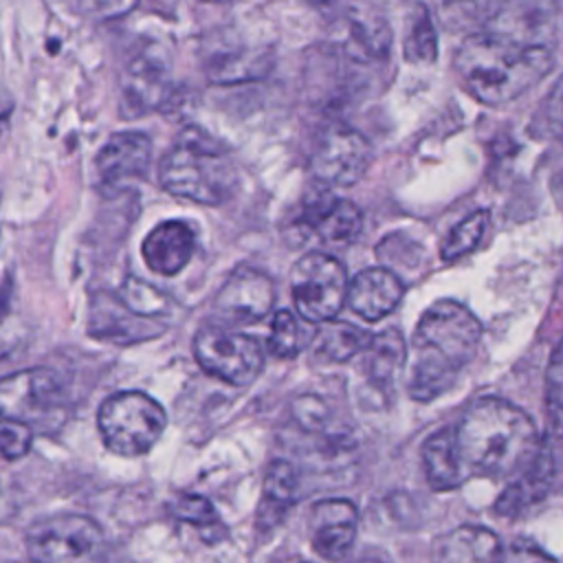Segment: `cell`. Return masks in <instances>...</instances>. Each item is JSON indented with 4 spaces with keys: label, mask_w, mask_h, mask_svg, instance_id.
Here are the masks:
<instances>
[{
    "label": "cell",
    "mask_w": 563,
    "mask_h": 563,
    "mask_svg": "<svg viewBox=\"0 0 563 563\" xmlns=\"http://www.w3.org/2000/svg\"><path fill=\"white\" fill-rule=\"evenodd\" d=\"M455 442L466 475L493 479L519 475L543 449L532 418L495 396L468 405L455 427Z\"/></svg>",
    "instance_id": "cell-1"
},
{
    "label": "cell",
    "mask_w": 563,
    "mask_h": 563,
    "mask_svg": "<svg viewBox=\"0 0 563 563\" xmlns=\"http://www.w3.org/2000/svg\"><path fill=\"white\" fill-rule=\"evenodd\" d=\"M482 339L479 319L453 299H440L420 317L411 347L409 396L433 400L453 387L457 374L471 363Z\"/></svg>",
    "instance_id": "cell-2"
},
{
    "label": "cell",
    "mask_w": 563,
    "mask_h": 563,
    "mask_svg": "<svg viewBox=\"0 0 563 563\" xmlns=\"http://www.w3.org/2000/svg\"><path fill=\"white\" fill-rule=\"evenodd\" d=\"M453 64L460 81L477 101L499 106L539 84L550 73L554 55L548 44H528L484 31L460 44Z\"/></svg>",
    "instance_id": "cell-3"
},
{
    "label": "cell",
    "mask_w": 563,
    "mask_h": 563,
    "mask_svg": "<svg viewBox=\"0 0 563 563\" xmlns=\"http://www.w3.org/2000/svg\"><path fill=\"white\" fill-rule=\"evenodd\" d=\"M158 180L172 196L198 205H222L235 189L238 172L218 141L198 128H187L161 158Z\"/></svg>",
    "instance_id": "cell-4"
},
{
    "label": "cell",
    "mask_w": 563,
    "mask_h": 563,
    "mask_svg": "<svg viewBox=\"0 0 563 563\" xmlns=\"http://www.w3.org/2000/svg\"><path fill=\"white\" fill-rule=\"evenodd\" d=\"M97 424L110 451L134 457L147 453L161 440L167 413L143 391H119L101 402Z\"/></svg>",
    "instance_id": "cell-5"
},
{
    "label": "cell",
    "mask_w": 563,
    "mask_h": 563,
    "mask_svg": "<svg viewBox=\"0 0 563 563\" xmlns=\"http://www.w3.org/2000/svg\"><path fill=\"white\" fill-rule=\"evenodd\" d=\"M26 552L33 563H106V537L95 519L62 512L29 528Z\"/></svg>",
    "instance_id": "cell-6"
},
{
    "label": "cell",
    "mask_w": 563,
    "mask_h": 563,
    "mask_svg": "<svg viewBox=\"0 0 563 563\" xmlns=\"http://www.w3.org/2000/svg\"><path fill=\"white\" fill-rule=\"evenodd\" d=\"M0 405L7 418L33 429H57L66 418V387L48 367L15 372L0 385Z\"/></svg>",
    "instance_id": "cell-7"
},
{
    "label": "cell",
    "mask_w": 563,
    "mask_h": 563,
    "mask_svg": "<svg viewBox=\"0 0 563 563\" xmlns=\"http://www.w3.org/2000/svg\"><path fill=\"white\" fill-rule=\"evenodd\" d=\"M292 299L299 314L310 323H323L347 303V273L343 264L325 253L303 255L290 273Z\"/></svg>",
    "instance_id": "cell-8"
},
{
    "label": "cell",
    "mask_w": 563,
    "mask_h": 563,
    "mask_svg": "<svg viewBox=\"0 0 563 563\" xmlns=\"http://www.w3.org/2000/svg\"><path fill=\"white\" fill-rule=\"evenodd\" d=\"M194 356L207 374L235 387L251 385L264 369L262 345L222 325H205L196 332Z\"/></svg>",
    "instance_id": "cell-9"
},
{
    "label": "cell",
    "mask_w": 563,
    "mask_h": 563,
    "mask_svg": "<svg viewBox=\"0 0 563 563\" xmlns=\"http://www.w3.org/2000/svg\"><path fill=\"white\" fill-rule=\"evenodd\" d=\"M372 156V145L361 132L334 128L319 141L310 158V169L325 187H350L363 178Z\"/></svg>",
    "instance_id": "cell-10"
},
{
    "label": "cell",
    "mask_w": 563,
    "mask_h": 563,
    "mask_svg": "<svg viewBox=\"0 0 563 563\" xmlns=\"http://www.w3.org/2000/svg\"><path fill=\"white\" fill-rule=\"evenodd\" d=\"M172 95L169 70L158 48H141L121 73V101L128 117L163 108Z\"/></svg>",
    "instance_id": "cell-11"
},
{
    "label": "cell",
    "mask_w": 563,
    "mask_h": 563,
    "mask_svg": "<svg viewBox=\"0 0 563 563\" xmlns=\"http://www.w3.org/2000/svg\"><path fill=\"white\" fill-rule=\"evenodd\" d=\"M486 31L552 46L554 0H490Z\"/></svg>",
    "instance_id": "cell-12"
},
{
    "label": "cell",
    "mask_w": 563,
    "mask_h": 563,
    "mask_svg": "<svg viewBox=\"0 0 563 563\" xmlns=\"http://www.w3.org/2000/svg\"><path fill=\"white\" fill-rule=\"evenodd\" d=\"M152 161V141L143 132H117L95 156V174L103 189L145 178Z\"/></svg>",
    "instance_id": "cell-13"
},
{
    "label": "cell",
    "mask_w": 563,
    "mask_h": 563,
    "mask_svg": "<svg viewBox=\"0 0 563 563\" xmlns=\"http://www.w3.org/2000/svg\"><path fill=\"white\" fill-rule=\"evenodd\" d=\"M273 299L275 288L268 275L255 268H238L218 290L213 308L231 321L249 323L268 314V310L273 308Z\"/></svg>",
    "instance_id": "cell-14"
},
{
    "label": "cell",
    "mask_w": 563,
    "mask_h": 563,
    "mask_svg": "<svg viewBox=\"0 0 563 563\" xmlns=\"http://www.w3.org/2000/svg\"><path fill=\"white\" fill-rule=\"evenodd\" d=\"M358 510L350 499H323L310 512V541L317 554L341 561L354 545Z\"/></svg>",
    "instance_id": "cell-15"
},
{
    "label": "cell",
    "mask_w": 563,
    "mask_h": 563,
    "mask_svg": "<svg viewBox=\"0 0 563 563\" xmlns=\"http://www.w3.org/2000/svg\"><path fill=\"white\" fill-rule=\"evenodd\" d=\"M301 222L308 224L321 240L332 244L352 242L363 227L358 207L350 200L334 198L325 185L306 198Z\"/></svg>",
    "instance_id": "cell-16"
},
{
    "label": "cell",
    "mask_w": 563,
    "mask_h": 563,
    "mask_svg": "<svg viewBox=\"0 0 563 563\" xmlns=\"http://www.w3.org/2000/svg\"><path fill=\"white\" fill-rule=\"evenodd\" d=\"M405 286L396 273L383 266L361 271L347 290V306L365 321L387 317L402 299Z\"/></svg>",
    "instance_id": "cell-17"
},
{
    "label": "cell",
    "mask_w": 563,
    "mask_h": 563,
    "mask_svg": "<svg viewBox=\"0 0 563 563\" xmlns=\"http://www.w3.org/2000/svg\"><path fill=\"white\" fill-rule=\"evenodd\" d=\"M194 231L180 220H167L156 224L143 240L141 255L150 271L161 275L180 273L194 255Z\"/></svg>",
    "instance_id": "cell-18"
},
{
    "label": "cell",
    "mask_w": 563,
    "mask_h": 563,
    "mask_svg": "<svg viewBox=\"0 0 563 563\" xmlns=\"http://www.w3.org/2000/svg\"><path fill=\"white\" fill-rule=\"evenodd\" d=\"M152 319L141 317L132 312L121 297H110L101 295L92 299L90 306V332L99 339L108 341H119V343H130L139 339H150L161 332V328Z\"/></svg>",
    "instance_id": "cell-19"
},
{
    "label": "cell",
    "mask_w": 563,
    "mask_h": 563,
    "mask_svg": "<svg viewBox=\"0 0 563 563\" xmlns=\"http://www.w3.org/2000/svg\"><path fill=\"white\" fill-rule=\"evenodd\" d=\"M433 563H504V550L493 530L460 526L435 541Z\"/></svg>",
    "instance_id": "cell-20"
},
{
    "label": "cell",
    "mask_w": 563,
    "mask_h": 563,
    "mask_svg": "<svg viewBox=\"0 0 563 563\" xmlns=\"http://www.w3.org/2000/svg\"><path fill=\"white\" fill-rule=\"evenodd\" d=\"M554 482V464L545 449L517 475L515 482L506 486V490L495 501V512L501 517H519L534 504H539Z\"/></svg>",
    "instance_id": "cell-21"
},
{
    "label": "cell",
    "mask_w": 563,
    "mask_h": 563,
    "mask_svg": "<svg viewBox=\"0 0 563 563\" xmlns=\"http://www.w3.org/2000/svg\"><path fill=\"white\" fill-rule=\"evenodd\" d=\"M273 64V55L251 46H220L207 53V77L213 84H242L262 79Z\"/></svg>",
    "instance_id": "cell-22"
},
{
    "label": "cell",
    "mask_w": 563,
    "mask_h": 563,
    "mask_svg": "<svg viewBox=\"0 0 563 563\" xmlns=\"http://www.w3.org/2000/svg\"><path fill=\"white\" fill-rule=\"evenodd\" d=\"M422 466L427 482L433 490H451L457 488L468 475L462 464L457 442H455V429H438L431 433L420 451Z\"/></svg>",
    "instance_id": "cell-23"
},
{
    "label": "cell",
    "mask_w": 563,
    "mask_h": 563,
    "mask_svg": "<svg viewBox=\"0 0 563 563\" xmlns=\"http://www.w3.org/2000/svg\"><path fill=\"white\" fill-rule=\"evenodd\" d=\"M299 490L295 468L284 460H273L264 473L262 501L257 508L260 528H271L279 523L286 510L295 504Z\"/></svg>",
    "instance_id": "cell-24"
},
{
    "label": "cell",
    "mask_w": 563,
    "mask_h": 563,
    "mask_svg": "<svg viewBox=\"0 0 563 563\" xmlns=\"http://www.w3.org/2000/svg\"><path fill=\"white\" fill-rule=\"evenodd\" d=\"M405 358L407 345L396 328L374 334L365 347V369L369 380L383 389L391 387L396 376L405 367Z\"/></svg>",
    "instance_id": "cell-25"
},
{
    "label": "cell",
    "mask_w": 563,
    "mask_h": 563,
    "mask_svg": "<svg viewBox=\"0 0 563 563\" xmlns=\"http://www.w3.org/2000/svg\"><path fill=\"white\" fill-rule=\"evenodd\" d=\"M372 341V334L365 330L345 323V321H323L317 336H314V352L323 361L332 363H345L358 352L367 347Z\"/></svg>",
    "instance_id": "cell-26"
},
{
    "label": "cell",
    "mask_w": 563,
    "mask_h": 563,
    "mask_svg": "<svg viewBox=\"0 0 563 563\" xmlns=\"http://www.w3.org/2000/svg\"><path fill=\"white\" fill-rule=\"evenodd\" d=\"M488 220H490V216L484 209L466 216L460 224H455L451 229V233L446 235V240L440 246V255L444 260H457V257L471 253L484 238V233L488 229Z\"/></svg>",
    "instance_id": "cell-27"
},
{
    "label": "cell",
    "mask_w": 563,
    "mask_h": 563,
    "mask_svg": "<svg viewBox=\"0 0 563 563\" xmlns=\"http://www.w3.org/2000/svg\"><path fill=\"white\" fill-rule=\"evenodd\" d=\"M352 44L369 57H385L391 44L389 24L378 15H356L350 20Z\"/></svg>",
    "instance_id": "cell-28"
},
{
    "label": "cell",
    "mask_w": 563,
    "mask_h": 563,
    "mask_svg": "<svg viewBox=\"0 0 563 563\" xmlns=\"http://www.w3.org/2000/svg\"><path fill=\"white\" fill-rule=\"evenodd\" d=\"M438 53V37L435 29L431 24L429 11L424 7H418L411 18L409 35L405 40V57L413 64H429L435 59Z\"/></svg>",
    "instance_id": "cell-29"
},
{
    "label": "cell",
    "mask_w": 563,
    "mask_h": 563,
    "mask_svg": "<svg viewBox=\"0 0 563 563\" xmlns=\"http://www.w3.org/2000/svg\"><path fill=\"white\" fill-rule=\"evenodd\" d=\"M545 413L552 433L563 438V339L556 343L545 369Z\"/></svg>",
    "instance_id": "cell-30"
},
{
    "label": "cell",
    "mask_w": 563,
    "mask_h": 563,
    "mask_svg": "<svg viewBox=\"0 0 563 563\" xmlns=\"http://www.w3.org/2000/svg\"><path fill=\"white\" fill-rule=\"evenodd\" d=\"M119 297L132 312L147 317V319L158 317L169 306V299L165 292H161V288H156L139 277H128Z\"/></svg>",
    "instance_id": "cell-31"
},
{
    "label": "cell",
    "mask_w": 563,
    "mask_h": 563,
    "mask_svg": "<svg viewBox=\"0 0 563 563\" xmlns=\"http://www.w3.org/2000/svg\"><path fill=\"white\" fill-rule=\"evenodd\" d=\"M301 347V334H299V323L288 310H277L271 323V334H268V350L279 356V358H292L297 356Z\"/></svg>",
    "instance_id": "cell-32"
},
{
    "label": "cell",
    "mask_w": 563,
    "mask_h": 563,
    "mask_svg": "<svg viewBox=\"0 0 563 563\" xmlns=\"http://www.w3.org/2000/svg\"><path fill=\"white\" fill-rule=\"evenodd\" d=\"M534 123L541 134L563 141V75L554 81L552 90L545 95Z\"/></svg>",
    "instance_id": "cell-33"
},
{
    "label": "cell",
    "mask_w": 563,
    "mask_h": 563,
    "mask_svg": "<svg viewBox=\"0 0 563 563\" xmlns=\"http://www.w3.org/2000/svg\"><path fill=\"white\" fill-rule=\"evenodd\" d=\"M169 510H172V515H174L178 521L196 523V526H209V523H213V521L218 519L213 504H211L207 497L194 495V493L178 495V497L169 504Z\"/></svg>",
    "instance_id": "cell-34"
},
{
    "label": "cell",
    "mask_w": 563,
    "mask_h": 563,
    "mask_svg": "<svg viewBox=\"0 0 563 563\" xmlns=\"http://www.w3.org/2000/svg\"><path fill=\"white\" fill-rule=\"evenodd\" d=\"M35 429L22 420L15 418H2V455L4 460H18L29 453L31 442H33Z\"/></svg>",
    "instance_id": "cell-35"
},
{
    "label": "cell",
    "mask_w": 563,
    "mask_h": 563,
    "mask_svg": "<svg viewBox=\"0 0 563 563\" xmlns=\"http://www.w3.org/2000/svg\"><path fill=\"white\" fill-rule=\"evenodd\" d=\"M75 2L86 15L97 20L121 18L139 4V0H75Z\"/></svg>",
    "instance_id": "cell-36"
},
{
    "label": "cell",
    "mask_w": 563,
    "mask_h": 563,
    "mask_svg": "<svg viewBox=\"0 0 563 563\" xmlns=\"http://www.w3.org/2000/svg\"><path fill=\"white\" fill-rule=\"evenodd\" d=\"M325 416H328V409L319 398L301 396L299 400H295V418H297L299 424H303L308 429H314V427L323 424Z\"/></svg>",
    "instance_id": "cell-37"
},
{
    "label": "cell",
    "mask_w": 563,
    "mask_h": 563,
    "mask_svg": "<svg viewBox=\"0 0 563 563\" xmlns=\"http://www.w3.org/2000/svg\"><path fill=\"white\" fill-rule=\"evenodd\" d=\"M308 2H310V4H314V7H319V9H323L325 4H332L334 0H308Z\"/></svg>",
    "instance_id": "cell-38"
},
{
    "label": "cell",
    "mask_w": 563,
    "mask_h": 563,
    "mask_svg": "<svg viewBox=\"0 0 563 563\" xmlns=\"http://www.w3.org/2000/svg\"><path fill=\"white\" fill-rule=\"evenodd\" d=\"M211 2H224V0H211Z\"/></svg>",
    "instance_id": "cell-39"
}]
</instances>
